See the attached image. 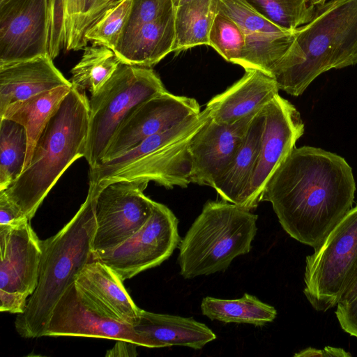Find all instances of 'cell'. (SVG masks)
Wrapping results in <instances>:
<instances>
[{
  "label": "cell",
  "mask_w": 357,
  "mask_h": 357,
  "mask_svg": "<svg viewBox=\"0 0 357 357\" xmlns=\"http://www.w3.org/2000/svg\"><path fill=\"white\" fill-rule=\"evenodd\" d=\"M355 191L344 158L305 146L294 147L278 167L261 202H271L291 238L314 248L351 209Z\"/></svg>",
  "instance_id": "cell-1"
},
{
  "label": "cell",
  "mask_w": 357,
  "mask_h": 357,
  "mask_svg": "<svg viewBox=\"0 0 357 357\" xmlns=\"http://www.w3.org/2000/svg\"><path fill=\"white\" fill-rule=\"evenodd\" d=\"M357 65V0L316 6L295 29L292 43L272 72L279 89L298 96L321 74Z\"/></svg>",
  "instance_id": "cell-2"
},
{
  "label": "cell",
  "mask_w": 357,
  "mask_h": 357,
  "mask_svg": "<svg viewBox=\"0 0 357 357\" xmlns=\"http://www.w3.org/2000/svg\"><path fill=\"white\" fill-rule=\"evenodd\" d=\"M89 121L85 91L72 86L38 139L28 167L1 190L29 220L65 171L84 157Z\"/></svg>",
  "instance_id": "cell-3"
},
{
  "label": "cell",
  "mask_w": 357,
  "mask_h": 357,
  "mask_svg": "<svg viewBox=\"0 0 357 357\" xmlns=\"http://www.w3.org/2000/svg\"><path fill=\"white\" fill-rule=\"evenodd\" d=\"M96 197L90 190L71 220L55 235L41 241L42 257L37 287L15 327L24 338L44 336L53 309L84 266L93 260Z\"/></svg>",
  "instance_id": "cell-4"
},
{
  "label": "cell",
  "mask_w": 357,
  "mask_h": 357,
  "mask_svg": "<svg viewBox=\"0 0 357 357\" xmlns=\"http://www.w3.org/2000/svg\"><path fill=\"white\" fill-rule=\"evenodd\" d=\"M258 216L237 204L208 201L178 244V263L185 279L227 269L248 253Z\"/></svg>",
  "instance_id": "cell-5"
},
{
  "label": "cell",
  "mask_w": 357,
  "mask_h": 357,
  "mask_svg": "<svg viewBox=\"0 0 357 357\" xmlns=\"http://www.w3.org/2000/svg\"><path fill=\"white\" fill-rule=\"evenodd\" d=\"M167 91L151 68L121 63L89 100V121L84 158L90 167L102 162L118 128L139 105Z\"/></svg>",
  "instance_id": "cell-6"
},
{
  "label": "cell",
  "mask_w": 357,
  "mask_h": 357,
  "mask_svg": "<svg viewBox=\"0 0 357 357\" xmlns=\"http://www.w3.org/2000/svg\"><path fill=\"white\" fill-rule=\"evenodd\" d=\"M357 267V204L305 258L303 294L318 312L336 307Z\"/></svg>",
  "instance_id": "cell-7"
},
{
  "label": "cell",
  "mask_w": 357,
  "mask_h": 357,
  "mask_svg": "<svg viewBox=\"0 0 357 357\" xmlns=\"http://www.w3.org/2000/svg\"><path fill=\"white\" fill-rule=\"evenodd\" d=\"M178 220L165 205L154 202L147 222L128 239L109 250L93 253L94 259L113 269L123 281L159 266L178 245Z\"/></svg>",
  "instance_id": "cell-8"
},
{
  "label": "cell",
  "mask_w": 357,
  "mask_h": 357,
  "mask_svg": "<svg viewBox=\"0 0 357 357\" xmlns=\"http://www.w3.org/2000/svg\"><path fill=\"white\" fill-rule=\"evenodd\" d=\"M263 110L264 123L257 159L237 204L250 211L257 208L267 182L304 132L299 112L279 94Z\"/></svg>",
  "instance_id": "cell-9"
},
{
  "label": "cell",
  "mask_w": 357,
  "mask_h": 357,
  "mask_svg": "<svg viewBox=\"0 0 357 357\" xmlns=\"http://www.w3.org/2000/svg\"><path fill=\"white\" fill-rule=\"evenodd\" d=\"M148 183L123 180L100 189L95 204L93 253L117 246L147 222L155 202L144 194Z\"/></svg>",
  "instance_id": "cell-10"
},
{
  "label": "cell",
  "mask_w": 357,
  "mask_h": 357,
  "mask_svg": "<svg viewBox=\"0 0 357 357\" xmlns=\"http://www.w3.org/2000/svg\"><path fill=\"white\" fill-rule=\"evenodd\" d=\"M200 112V106L194 98L176 96L167 91L153 96L135 107L123 120L101 162L124 153L146 138L167 131Z\"/></svg>",
  "instance_id": "cell-11"
},
{
  "label": "cell",
  "mask_w": 357,
  "mask_h": 357,
  "mask_svg": "<svg viewBox=\"0 0 357 357\" xmlns=\"http://www.w3.org/2000/svg\"><path fill=\"white\" fill-rule=\"evenodd\" d=\"M48 18L49 0L0 5V66L48 55Z\"/></svg>",
  "instance_id": "cell-12"
},
{
  "label": "cell",
  "mask_w": 357,
  "mask_h": 357,
  "mask_svg": "<svg viewBox=\"0 0 357 357\" xmlns=\"http://www.w3.org/2000/svg\"><path fill=\"white\" fill-rule=\"evenodd\" d=\"M218 12L232 19L243 33L245 48L239 66L245 70L257 69L272 76L292 43L295 30L279 26L244 0H218Z\"/></svg>",
  "instance_id": "cell-13"
},
{
  "label": "cell",
  "mask_w": 357,
  "mask_h": 357,
  "mask_svg": "<svg viewBox=\"0 0 357 357\" xmlns=\"http://www.w3.org/2000/svg\"><path fill=\"white\" fill-rule=\"evenodd\" d=\"M257 114L228 124L210 117L190 144V183L213 188L234 157Z\"/></svg>",
  "instance_id": "cell-14"
},
{
  "label": "cell",
  "mask_w": 357,
  "mask_h": 357,
  "mask_svg": "<svg viewBox=\"0 0 357 357\" xmlns=\"http://www.w3.org/2000/svg\"><path fill=\"white\" fill-rule=\"evenodd\" d=\"M0 289L30 296L38 281L41 240L24 218L0 226Z\"/></svg>",
  "instance_id": "cell-15"
},
{
  "label": "cell",
  "mask_w": 357,
  "mask_h": 357,
  "mask_svg": "<svg viewBox=\"0 0 357 357\" xmlns=\"http://www.w3.org/2000/svg\"><path fill=\"white\" fill-rule=\"evenodd\" d=\"M44 336H73L125 340L144 347L142 338L130 324L107 318L87 307L75 282L55 305Z\"/></svg>",
  "instance_id": "cell-16"
},
{
  "label": "cell",
  "mask_w": 357,
  "mask_h": 357,
  "mask_svg": "<svg viewBox=\"0 0 357 357\" xmlns=\"http://www.w3.org/2000/svg\"><path fill=\"white\" fill-rule=\"evenodd\" d=\"M197 132H190L157 149L89 189L98 195L108 183L123 180L153 181L167 189L174 186L186 188L190 183L189 146Z\"/></svg>",
  "instance_id": "cell-17"
},
{
  "label": "cell",
  "mask_w": 357,
  "mask_h": 357,
  "mask_svg": "<svg viewBox=\"0 0 357 357\" xmlns=\"http://www.w3.org/2000/svg\"><path fill=\"white\" fill-rule=\"evenodd\" d=\"M123 282L113 269L96 259L87 263L74 281L87 307L107 318L132 326L141 309L132 301Z\"/></svg>",
  "instance_id": "cell-18"
},
{
  "label": "cell",
  "mask_w": 357,
  "mask_h": 357,
  "mask_svg": "<svg viewBox=\"0 0 357 357\" xmlns=\"http://www.w3.org/2000/svg\"><path fill=\"white\" fill-rule=\"evenodd\" d=\"M275 79L257 69L244 75L206 104L210 117L220 123H231L258 113L278 93Z\"/></svg>",
  "instance_id": "cell-19"
},
{
  "label": "cell",
  "mask_w": 357,
  "mask_h": 357,
  "mask_svg": "<svg viewBox=\"0 0 357 357\" xmlns=\"http://www.w3.org/2000/svg\"><path fill=\"white\" fill-rule=\"evenodd\" d=\"M72 84L48 55L0 66V114L10 104Z\"/></svg>",
  "instance_id": "cell-20"
},
{
  "label": "cell",
  "mask_w": 357,
  "mask_h": 357,
  "mask_svg": "<svg viewBox=\"0 0 357 357\" xmlns=\"http://www.w3.org/2000/svg\"><path fill=\"white\" fill-rule=\"evenodd\" d=\"M174 8L161 17L124 29L114 50L121 63L151 68L172 52Z\"/></svg>",
  "instance_id": "cell-21"
},
{
  "label": "cell",
  "mask_w": 357,
  "mask_h": 357,
  "mask_svg": "<svg viewBox=\"0 0 357 357\" xmlns=\"http://www.w3.org/2000/svg\"><path fill=\"white\" fill-rule=\"evenodd\" d=\"M132 327L142 338L144 347L149 348L181 346L200 349L216 339L215 334L206 325L192 317L142 309Z\"/></svg>",
  "instance_id": "cell-22"
},
{
  "label": "cell",
  "mask_w": 357,
  "mask_h": 357,
  "mask_svg": "<svg viewBox=\"0 0 357 357\" xmlns=\"http://www.w3.org/2000/svg\"><path fill=\"white\" fill-rule=\"evenodd\" d=\"M263 109L255 116L232 160L214 182L213 188L225 202L237 204L252 176L264 128Z\"/></svg>",
  "instance_id": "cell-23"
},
{
  "label": "cell",
  "mask_w": 357,
  "mask_h": 357,
  "mask_svg": "<svg viewBox=\"0 0 357 357\" xmlns=\"http://www.w3.org/2000/svg\"><path fill=\"white\" fill-rule=\"evenodd\" d=\"M71 88L70 86H59L13 102L0 114V119L13 120L25 128L27 151L23 170L29 165L33 151L43 130Z\"/></svg>",
  "instance_id": "cell-24"
},
{
  "label": "cell",
  "mask_w": 357,
  "mask_h": 357,
  "mask_svg": "<svg viewBox=\"0 0 357 357\" xmlns=\"http://www.w3.org/2000/svg\"><path fill=\"white\" fill-rule=\"evenodd\" d=\"M91 0H49L48 55L84 50L81 27Z\"/></svg>",
  "instance_id": "cell-25"
},
{
  "label": "cell",
  "mask_w": 357,
  "mask_h": 357,
  "mask_svg": "<svg viewBox=\"0 0 357 357\" xmlns=\"http://www.w3.org/2000/svg\"><path fill=\"white\" fill-rule=\"evenodd\" d=\"M209 119V111L206 107L199 114L192 115L172 128L146 138L124 153L90 167L89 186H96L102 180L137 159L182 136L199 130Z\"/></svg>",
  "instance_id": "cell-26"
},
{
  "label": "cell",
  "mask_w": 357,
  "mask_h": 357,
  "mask_svg": "<svg viewBox=\"0 0 357 357\" xmlns=\"http://www.w3.org/2000/svg\"><path fill=\"white\" fill-rule=\"evenodd\" d=\"M218 0H190L174 7L175 40L172 52L208 45L209 32L218 13Z\"/></svg>",
  "instance_id": "cell-27"
},
{
  "label": "cell",
  "mask_w": 357,
  "mask_h": 357,
  "mask_svg": "<svg viewBox=\"0 0 357 357\" xmlns=\"http://www.w3.org/2000/svg\"><path fill=\"white\" fill-rule=\"evenodd\" d=\"M201 310L202 314L211 320L257 326L272 322L277 316V310L273 306L248 294H244L241 298L232 300L204 297Z\"/></svg>",
  "instance_id": "cell-28"
},
{
  "label": "cell",
  "mask_w": 357,
  "mask_h": 357,
  "mask_svg": "<svg viewBox=\"0 0 357 357\" xmlns=\"http://www.w3.org/2000/svg\"><path fill=\"white\" fill-rule=\"evenodd\" d=\"M84 50L69 80L73 87L93 95L111 78L121 61L114 50L102 45L92 43Z\"/></svg>",
  "instance_id": "cell-29"
},
{
  "label": "cell",
  "mask_w": 357,
  "mask_h": 357,
  "mask_svg": "<svg viewBox=\"0 0 357 357\" xmlns=\"http://www.w3.org/2000/svg\"><path fill=\"white\" fill-rule=\"evenodd\" d=\"M0 191L7 189L23 171L27 136L21 124L0 119Z\"/></svg>",
  "instance_id": "cell-30"
},
{
  "label": "cell",
  "mask_w": 357,
  "mask_h": 357,
  "mask_svg": "<svg viewBox=\"0 0 357 357\" xmlns=\"http://www.w3.org/2000/svg\"><path fill=\"white\" fill-rule=\"evenodd\" d=\"M279 26L294 31L309 22L316 6L312 0H244Z\"/></svg>",
  "instance_id": "cell-31"
},
{
  "label": "cell",
  "mask_w": 357,
  "mask_h": 357,
  "mask_svg": "<svg viewBox=\"0 0 357 357\" xmlns=\"http://www.w3.org/2000/svg\"><path fill=\"white\" fill-rule=\"evenodd\" d=\"M208 45L228 62L239 65L245 48L244 36L232 19L218 12L209 32Z\"/></svg>",
  "instance_id": "cell-32"
},
{
  "label": "cell",
  "mask_w": 357,
  "mask_h": 357,
  "mask_svg": "<svg viewBox=\"0 0 357 357\" xmlns=\"http://www.w3.org/2000/svg\"><path fill=\"white\" fill-rule=\"evenodd\" d=\"M132 0H122L110 8L85 33L86 42L99 44L114 50L126 26Z\"/></svg>",
  "instance_id": "cell-33"
},
{
  "label": "cell",
  "mask_w": 357,
  "mask_h": 357,
  "mask_svg": "<svg viewBox=\"0 0 357 357\" xmlns=\"http://www.w3.org/2000/svg\"><path fill=\"white\" fill-rule=\"evenodd\" d=\"M122 0H91L89 9L84 19L81 27V38L84 47L87 46L84 38L86 31L96 24L110 8Z\"/></svg>",
  "instance_id": "cell-34"
},
{
  "label": "cell",
  "mask_w": 357,
  "mask_h": 357,
  "mask_svg": "<svg viewBox=\"0 0 357 357\" xmlns=\"http://www.w3.org/2000/svg\"><path fill=\"white\" fill-rule=\"evenodd\" d=\"M335 315L342 330L357 337V296L345 303H337Z\"/></svg>",
  "instance_id": "cell-35"
},
{
  "label": "cell",
  "mask_w": 357,
  "mask_h": 357,
  "mask_svg": "<svg viewBox=\"0 0 357 357\" xmlns=\"http://www.w3.org/2000/svg\"><path fill=\"white\" fill-rule=\"evenodd\" d=\"M29 297L22 293L0 289V311L22 314L26 310Z\"/></svg>",
  "instance_id": "cell-36"
},
{
  "label": "cell",
  "mask_w": 357,
  "mask_h": 357,
  "mask_svg": "<svg viewBox=\"0 0 357 357\" xmlns=\"http://www.w3.org/2000/svg\"><path fill=\"white\" fill-rule=\"evenodd\" d=\"M27 218L3 191H0V226L16 223Z\"/></svg>",
  "instance_id": "cell-37"
},
{
  "label": "cell",
  "mask_w": 357,
  "mask_h": 357,
  "mask_svg": "<svg viewBox=\"0 0 357 357\" xmlns=\"http://www.w3.org/2000/svg\"><path fill=\"white\" fill-rule=\"evenodd\" d=\"M296 357H348L351 354L347 352L342 348L333 347L331 346L326 347L324 349H317L312 347L306 348L294 355Z\"/></svg>",
  "instance_id": "cell-38"
},
{
  "label": "cell",
  "mask_w": 357,
  "mask_h": 357,
  "mask_svg": "<svg viewBox=\"0 0 357 357\" xmlns=\"http://www.w3.org/2000/svg\"><path fill=\"white\" fill-rule=\"evenodd\" d=\"M135 343L125 341V340H117V342L115 344L113 349L108 351V353L106 356H137L136 353V347H137Z\"/></svg>",
  "instance_id": "cell-39"
},
{
  "label": "cell",
  "mask_w": 357,
  "mask_h": 357,
  "mask_svg": "<svg viewBox=\"0 0 357 357\" xmlns=\"http://www.w3.org/2000/svg\"><path fill=\"white\" fill-rule=\"evenodd\" d=\"M357 296V267L351 278L338 303H345Z\"/></svg>",
  "instance_id": "cell-40"
},
{
  "label": "cell",
  "mask_w": 357,
  "mask_h": 357,
  "mask_svg": "<svg viewBox=\"0 0 357 357\" xmlns=\"http://www.w3.org/2000/svg\"><path fill=\"white\" fill-rule=\"evenodd\" d=\"M172 3L174 6V7H177L187 1H189L190 0H172Z\"/></svg>",
  "instance_id": "cell-41"
},
{
  "label": "cell",
  "mask_w": 357,
  "mask_h": 357,
  "mask_svg": "<svg viewBox=\"0 0 357 357\" xmlns=\"http://www.w3.org/2000/svg\"><path fill=\"white\" fill-rule=\"evenodd\" d=\"M326 1L327 0H312V3L316 6L317 5L325 3Z\"/></svg>",
  "instance_id": "cell-42"
},
{
  "label": "cell",
  "mask_w": 357,
  "mask_h": 357,
  "mask_svg": "<svg viewBox=\"0 0 357 357\" xmlns=\"http://www.w3.org/2000/svg\"><path fill=\"white\" fill-rule=\"evenodd\" d=\"M9 0H0V5H2L3 3H5L6 2H7Z\"/></svg>",
  "instance_id": "cell-43"
}]
</instances>
